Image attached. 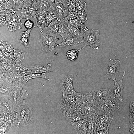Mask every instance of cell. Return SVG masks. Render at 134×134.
Instances as JSON below:
<instances>
[{"label": "cell", "instance_id": "ba28073f", "mask_svg": "<svg viewBox=\"0 0 134 134\" xmlns=\"http://www.w3.org/2000/svg\"><path fill=\"white\" fill-rule=\"evenodd\" d=\"M35 2L37 9L36 16L53 13L55 0H37Z\"/></svg>", "mask_w": 134, "mask_h": 134}, {"label": "cell", "instance_id": "5bb4252c", "mask_svg": "<svg viewBox=\"0 0 134 134\" xmlns=\"http://www.w3.org/2000/svg\"><path fill=\"white\" fill-rule=\"evenodd\" d=\"M12 14V16L8 15L9 19L6 20V24L10 31L15 32L22 28L23 25L24 24L21 22L20 18L16 15L15 11H14Z\"/></svg>", "mask_w": 134, "mask_h": 134}, {"label": "cell", "instance_id": "7c38bea8", "mask_svg": "<svg viewBox=\"0 0 134 134\" xmlns=\"http://www.w3.org/2000/svg\"><path fill=\"white\" fill-rule=\"evenodd\" d=\"M125 74V71H124L118 82H117L116 80H114V85L110 92L112 97L116 100H119L122 102L124 101L122 96V91L123 89L122 81Z\"/></svg>", "mask_w": 134, "mask_h": 134}, {"label": "cell", "instance_id": "4316f807", "mask_svg": "<svg viewBox=\"0 0 134 134\" xmlns=\"http://www.w3.org/2000/svg\"><path fill=\"white\" fill-rule=\"evenodd\" d=\"M16 15L21 20L23 19H29L33 18L32 14L29 9L21 8L15 11Z\"/></svg>", "mask_w": 134, "mask_h": 134}, {"label": "cell", "instance_id": "7bdbcfd3", "mask_svg": "<svg viewBox=\"0 0 134 134\" xmlns=\"http://www.w3.org/2000/svg\"><path fill=\"white\" fill-rule=\"evenodd\" d=\"M109 130H103L100 131L97 133V134H108Z\"/></svg>", "mask_w": 134, "mask_h": 134}, {"label": "cell", "instance_id": "e575fe53", "mask_svg": "<svg viewBox=\"0 0 134 134\" xmlns=\"http://www.w3.org/2000/svg\"><path fill=\"white\" fill-rule=\"evenodd\" d=\"M109 125L102 123L97 121L96 125L97 133L103 130H109Z\"/></svg>", "mask_w": 134, "mask_h": 134}, {"label": "cell", "instance_id": "8d00e7d4", "mask_svg": "<svg viewBox=\"0 0 134 134\" xmlns=\"http://www.w3.org/2000/svg\"><path fill=\"white\" fill-rule=\"evenodd\" d=\"M18 41L22 43L25 47L26 48L29 46L30 44L29 40L27 38L23 37H21V39L18 40Z\"/></svg>", "mask_w": 134, "mask_h": 134}, {"label": "cell", "instance_id": "f6af8a7d", "mask_svg": "<svg viewBox=\"0 0 134 134\" xmlns=\"http://www.w3.org/2000/svg\"><path fill=\"white\" fill-rule=\"evenodd\" d=\"M66 0V1H68V0Z\"/></svg>", "mask_w": 134, "mask_h": 134}, {"label": "cell", "instance_id": "83f0119b", "mask_svg": "<svg viewBox=\"0 0 134 134\" xmlns=\"http://www.w3.org/2000/svg\"><path fill=\"white\" fill-rule=\"evenodd\" d=\"M48 72H46L42 73H30L26 74L25 76L26 81L27 82L30 79L34 78H42L45 79L46 81L49 80Z\"/></svg>", "mask_w": 134, "mask_h": 134}, {"label": "cell", "instance_id": "ab89813d", "mask_svg": "<svg viewBox=\"0 0 134 134\" xmlns=\"http://www.w3.org/2000/svg\"><path fill=\"white\" fill-rule=\"evenodd\" d=\"M6 15L0 13V26H3L6 24Z\"/></svg>", "mask_w": 134, "mask_h": 134}, {"label": "cell", "instance_id": "74e56055", "mask_svg": "<svg viewBox=\"0 0 134 134\" xmlns=\"http://www.w3.org/2000/svg\"><path fill=\"white\" fill-rule=\"evenodd\" d=\"M10 128L8 126L3 124L0 126V134H6Z\"/></svg>", "mask_w": 134, "mask_h": 134}, {"label": "cell", "instance_id": "d590c367", "mask_svg": "<svg viewBox=\"0 0 134 134\" xmlns=\"http://www.w3.org/2000/svg\"><path fill=\"white\" fill-rule=\"evenodd\" d=\"M24 24L25 27L27 30L33 29L35 27L34 22L29 19L26 20Z\"/></svg>", "mask_w": 134, "mask_h": 134}, {"label": "cell", "instance_id": "7a4b0ae2", "mask_svg": "<svg viewBox=\"0 0 134 134\" xmlns=\"http://www.w3.org/2000/svg\"><path fill=\"white\" fill-rule=\"evenodd\" d=\"M15 110L18 128L27 126L34 122L32 116L33 108L25 102Z\"/></svg>", "mask_w": 134, "mask_h": 134}, {"label": "cell", "instance_id": "d6a6232c", "mask_svg": "<svg viewBox=\"0 0 134 134\" xmlns=\"http://www.w3.org/2000/svg\"><path fill=\"white\" fill-rule=\"evenodd\" d=\"M76 12L84 10H87L86 2L82 0H75Z\"/></svg>", "mask_w": 134, "mask_h": 134}, {"label": "cell", "instance_id": "8992f818", "mask_svg": "<svg viewBox=\"0 0 134 134\" xmlns=\"http://www.w3.org/2000/svg\"><path fill=\"white\" fill-rule=\"evenodd\" d=\"M100 34V32L99 30H89L86 26L83 39L81 40V43L83 42L84 43L83 49L88 45L94 49H98L99 46L102 44L101 42L98 39Z\"/></svg>", "mask_w": 134, "mask_h": 134}, {"label": "cell", "instance_id": "5b68a950", "mask_svg": "<svg viewBox=\"0 0 134 134\" xmlns=\"http://www.w3.org/2000/svg\"><path fill=\"white\" fill-rule=\"evenodd\" d=\"M40 37L39 42L42 52L45 55L52 54L55 53V46L59 38L50 36L45 32L42 29L40 30Z\"/></svg>", "mask_w": 134, "mask_h": 134}, {"label": "cell", "instance_id": "4dcf8cb0", "mask_svg": "<svg viewBox=\"0 0 134 134\" xmlns=\"http://www.w3.org/2000/svg\"><path fill=\"white\" fill-rule=\"evenodd\" d=\"M82 49L83 48L79 50L72 49L68 51L66 53L67 59L72 61H75L77 58L78 52Z\"/></svg>", "mask_w": 134, "mask_h": 134}, {"label": "cell", "instance_id": "44dd1931", "mask_svg": "<svg viewBox=\"0 0 134 134\" xmlns=\"http://www.w3.org/2000/svg\"><path fill=\"white\" fill-rule=\"evenodd\" d=\"M89 119L87 117L71 125L77 134H87V122Z\"/></svg>", "mask_w": 134, "mask_h": 134}, {"label": "cell", "instance_id": "484cf974", "mask_svg": "<svg viewBox=\"0 0 134 134\" xmlns=\"http://www.w3.org/2000/svg\"><path fill=\"white\" fill-rule=\"evenodd\" d=\"M0 48L2 51L11 54H13L14 51L12 43L9 41H4L0 40Z\"/></svg>", "mask_w": 134, "mask_h": 134}, {"label": "cell", "instance_id": "3957f363", "mask_svg": "<svg viewBox=\"0 0 134 134\" xmlns=\"http://www.w3.org/2000/svg\"><path fill=\"white\" fill-rule=\"evenodd\" d=\"M80 107L83 109L87 117L96 121L99 116L104 112L101 105L98 100L93 99L82 104Z\"/></svg>", "mask_w": 134, "mask_h": 134}, {"label": "cell", "instance_id": "f1b7e54d", "mask_svg": "<svg viewBox=\"0 0 134 134\" xmlns=\"http://www.w3.org/2000/svg\"><path fill=\"white\" fill-rule=\"evenodd\" d=\"M25 56V53L21 50L14 49L13 54V60L15 61V63L18 65H22Z\"/></svg>", "mask_w": 134, "mask_h": 134}, {"label": "cell", "instance_id": "8fae6325", "mask_svg": "<svg viewBox=\"0 0 134 134\" xmlns=\"http://www.w3.org/2000/svg\"><path fill=\"white\" fill-rule=\"evenodd\" d=\"M98 100L105 111L111 113L115 110H118L120 108L119 103L111 97Z\"/></svg>", "mask_w": 134, "mask_h": 134}, {"label": "cell", "instance_id": "6da1fadb", "mask_svg": "<svg viewBox=\"0 0 134 134\" xmlns=\"http://www.w3.org/2000/svg\"><path fill=\"white\" fill-rule=\"evenodd\" d=\"M28 95L23 87L15 84L9 91V99L13 109H16L25 102V99Z\"/></svg>", "mask_w": 134, "mask_h": 134}, {"label": "cell", "instance_id": "f546056e", "mask_svg": "<svg viewBox=\"0 0 134 134\" xmlns=\"http://www.w3.org/2000/svg\"><path fill=\"white\" fill-rule=\"evenodd\" d=\"M97 121L90 118L87 122V134H97L96 125Z\"/></svg>", "mask_w": 134, "mask_h": 134}, {"label": "cell", "instance_id": "b9f144b4", "mask_svg": "<svg viewBox=\"0 0 134 134\" xmlns=\"http://www.w3.org/2000/svg\"><path fill=\"white\" fill-rule=\"evenodd\" d=\"M129 127L130 129L134 128V117L130 118Z\"/></svg>", "mask_w": 134, "mask_h": 134}, {"label": "cell", "instance_id": "7402d4cb", "mask_svg": "<svg viewBox=\"0 0 134 134\" xmlns=\"http://www.w3.org/2000/svg\"><path fill=\"white\" fill-rule=\"evenodd\" d=\"M87 117L82 114L76 109H75L72 114L66 119V120L70 124L72 125Z\"/></svg>", "mask_w": 134, "mask_h": 134}, {"label": "cell", "instance_id": "f35d334b", "mask_svg": "<svg viewBox=\"0 0 134 134\" xmlns=\"http://www.w3.org/2000/svg\"><path fill=\"white\" fill-rule=\"evenodd\" d=\"M32 29L27 30L26 31L21 32L20 34L21 37H23L27 38L29 40V36L30 32Z\"/></svg>", "mask_w": 134, "mask_h": 134}, {"label": "cell", "instance_id": "9c48e42d", "mask_svg": "<svg viewBox=\"0 0 134 134\" xmlns=\"http://www.w3.org/2000/svg\"><path fill=\"white\" fill-rule=\"evenodd\" d=\"M120 61L118 59L115 60L110 59L109 65L107 69L106 74L104 77L106 79L116 80L120 68Z\"/></svg>", "mask_w": 134, "mask_h": 134}, {"label": "cell", "instance_id": "ac0fdd59", "mask_svg": "<svg viewBox=\"0 0 134 134\" xmlns=\"http://www.w3.org/2000/svg\"><path fill=\"white\" fill-rule=\"evenodd\" d=\"M109 89L97 88L92 90L91 93L93 99L99 100L106 98L111 97Z\"/></svg>", "mask_w": 134, "mask_h": 134}, {"label": "cell", "instance_id": "603a6c76", "mask_svg": "<svg viewBox=\"0 0 134 134\" xmlns=\"http://www.w3.org/2000/svg\"><path fill=\"white\" fill-rule=\"evenodd\" d=\"M85 27V25L73 27L68 30V33H70L73 37L78 39H83Z\"/></svg>", "mask_w": 134, "mask_h": 134}, {"label": "cell", "instance_id": "9a60e30c", "mask_svg": "<svg viewBox=\"0 0 134 134\" xmlns=\"http://www.w3.org/2000/svg\"><path fill=\"white\" fill-rule=\"evenodd\" d=\"M28 73H42L50 72H55V70L51 66L50 64L46 65L33 64L26 67Z\"/></svg>", "mask_w": 134, "mask_h": 134}, {"label": "cell", "instance_id": "30bf717a", "mask_svg": "<svg viewBox=\"0 0 134 134\" xmlns=\"http://www.w3.org/2000/svg\"><path fill=\"white\" fill-rule=\"evenodd\" d=\"M73 75L70 74L65 76L60 84L63 94L73 95L75 92L73 85Z\"/></svg>", "mask_w": 134, "mask_h": 134}, {"label": "cell", "instance_id": "d4e9b609", "mask_svg": "<svg viewBox=\"0 0 134 134\" xmlns=\"http://www.w3.org/2000/svg\"><path fill=\"white\" fill-rule=\"evenodd\" d=\"M113 119L111 113L104 111V113L98 117L97 121L110 126Z\"/></svg>", "mask_w": 134, "mask_h": 134}, {"label": "cell", "instance_id": "277c9868", "mask_svg": "<svg viewBox=\"0 0 134 134\" xmlns=\"http://www.w3.org/2000/svg\"><path fill=\"white\" fill-rule=\"evenodd\" d=\"M76 105L75 100L73 95L63 94L62 97L58 104L57 107L66 119L75 109Z\"/></svg>", "mask_w": 134, "mask_h": 134}, {"label": "cell", "instance_id": "ffe728a7", "mask_svg": "<svg viewBox=\"0 0 134 134\" xmlns=\"http://www.w3.org/2000/svg\"><path fill=\"white\" fill-rule=\"evenodd\" d=\"M9 99V96H0V114H3L14 110Z\"/></svg>", "mask_w": 134, "mask_h": 134}, {"label": "cell", "instance_id": "836d02e7", "mask_svg": "<svg viewBox=\"0 0 134 134\" xmlns=\"http://www.w3.org/2000/svg\"><path fill=\"white\" fill-rule=\"evenodd\" d=\"M87 10H84L76 12L78 17L84 24L87 20Z\"/></svg>", "mask_w": 134, "mask_h": 134}, {"label": "cell", "instance_id": "d6986e66", "mask_svg": "<svg viewBox=\"0 0 134 134\" xmlns=\"http://www.w3.org/2000/svg\"><path fill=\"white\" fill-rule=\"evenodd\" d=\"M60 21V20L56 19L48 26L42 29L46 33L50 34L53 37H56L59 35V26Z\"/></svg>", "mask_w": 134, "mask_h": 134}, {"label": "cell", "instance_id": "cb8c5ba5", "mask_svg": "<svg viewBox=\"0 0 134 134\" xmlns=\"http://www.w3.org/2000/svg\"><path fill=\"white\" fill-rule=\"evenodd\" d=\"M68 33V29L67 22L63 20H60L59 26V34L64 40L67 37Z\"/></svg>", "mask_w": 134, "mask_h": 134}, {"label": "cell", "instance_id": "1f68e13d", "mask_svg": "<svg viewBox=\"0 0 134 134\" xmlns=\"http://www.w3.org/2000/svg\"><path fill=\"white\" fill-rule=\"evenodd\" d=\"M67 22L68 30L75 27L85 25L78 17L68 21Z\"/></svg>", "mask_w": 134, "mask_h": 134}, {"label": "cell", "instance_id": "52a82bcc", "mask_svg": "<svg viewBox=\"0 0 134 134\" xmlns=\"http://www.w3.org/2000/svg\"><path fill=\"white\" fill-rule=\"evenodd\" d=\"M69 3L65 0H55L53 14L59 20H63L69 11Z\"/></svg>", "mask_w": 134, "mask_h": 134}, {"label": "cell", "instance_id": "2e32d148", "mask_svg": "<svg viewBox=\"0 0 134 134\" xmlns=\"http://www.w3.org/2000/svg\"><path fill=\"white\" fill-rule=\"evenodd\" d=\"M81 40L68 34L67 37L60 44L56 45L55 47L72 49L79 45L81 43Z\"/></svg>", "mask_w": 134, "mask_h": 134}, {"label": "cell", "instance_id": "e0dca14e", "mask_svg": "<svg viewBox=\"0 0 134 134\" xmlns=\"http://www.w3.org/2000/svg\"><path fill=\"white\" fill-rule=\"evenodd\" d=\"M72 95L75 100V109L80 107L82 104L92 100L93 97L91 93H80L75 92Z\"/></svg>", "mask_w": 134, "mask_h": 134}, {"label": "cell", "instance_id": "ee69618b", "mask_svg": "<svg viewBox=\"0 0 134 134\" xmlns=\"http://www.w3.org/2000/svg\"><path fill=\"white\" fill-rule=\"evenodd\" d=\"M75 0H68V2L69 3H75Z\"/></svg>", "mask_w": 134, "mask_h": 134}, {"label": "cell", "instance_id": "4fadbf2b", "mask_svg": "<svg viewBox=\"0 0 134 134\" xmlns=\"http://www.w3.org/2000/svg\"><path fill=\"white\" fill-rule=\"evenodd\" d=\"M5 124L10 128L17 125L18 122L15 109L0 116V125Z\"/></svg>", "mask_w": 134, "mask_h": 134}, {"label": "cell", "instance_id": "60d3db41", "mask_svg": "<svg viewBox=\"0 0 134 134\" xmlns=\"http://www.w3.org/2000/svg\"><path fill=\"white\" fill-rule=\"evenodd\" d=\"M129 115L130 118L134 117V101L131 102L130 104Z\"/></svg>", "mask_w": 134, "mask_h": 134}]
</instances>
